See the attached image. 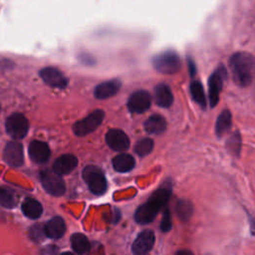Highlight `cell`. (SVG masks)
Here are the masks:
<instances>
[{"mask_svg": "<svg viewBox=\"0 0 255 255\" xmlns=\"http://www.w3.org/2000/svg\"><path fill=\"white\" fill-rule=\"evenodd\" d=\"M107 144L116 151H125L129 147L128 135L119 128H112L106 134Z\"/></svg>", "mask_w": 255, "mask_h": 255, "instance_id": "4fadbf2b", "label": "cell"}, {"mask_svg": "<svg viewBox=\"0 0 255 255\" xmlns=\"http://www.w3.org/2000/svg\"><path fill=\"white\" fill-rule=\"evenodd\" d=\"M153 145H154V142L151 138L143 137V138L136 141V143L134 144L133 149H134V152L137 155L145 156L149 152H151V150L153 149Z\"/></svg>", "mask_w": 255, "mask_h": 255, "instance_id": "83f0119b", "label": "cell"}, {"mask_svg": "<svg viewBox=\"0 0 255 255\" xmlns=\"http://www.w3.org/2000/svg\"><path fill=\"white\" fill-rule=\"evenodd\" d=\"M39 75L41 79L48 86L58 89H64L68 85V79L64 76V74L54 67H46L40 70Z\"/></svg>", "mask_w": 255, "mask_h": 255, "instance_id": "7c38bea8", "label": "cell"}, {"mask_svg": "<svg viewBox=\"0 0 255 255\" xmlns=\"http://www.w3.org/2000/svg\"><path fill=\"white\" fill-rule=\"evenodd\" d=\"M189 90H190V95L192 100L202 109H205L207 106V101H206L202 84L199 81H192L190 83Z\"/></svg>", "mask_w": 255, "mask_h": 255, "instance_id": "603a6c76", "label": "cell"}, {"mask_svg": "<svg viewBox=\"0 0 255 255\" xmlns=\"http://www.w3.org/2000/svg\"><path fill=\"white\" fill-rule=\"evenodd\" d=\"M41 183L44 189L51 195L61 196L66 190L65 182L61 175L56 173L53 169H44L40 173Z\"/></svg>", "mask_w": 255, "mask_h": 255, "instance_id": "5b68a950", "label": "cell"}, {"mask_svg": "<svg viewBox=\"0 0 255 255\" xmlns=\"http://www.w3.org/2000/svg\"><path fill=\"white\" fill-rule=\"evenodd\" d=\"M232 127V115L229 110H223L217 117L215 123V133L218 137L227 133Z\"/></svg>", "mask_w": 255, "mask_h": 255, "instance_id": "ffe728a7", "label": "cell"}, {"mask_svg": "<svg viewBox=\"0 0 255 255\" xmlns=\"http://www.w3.org/2000/svg\"><path fill=\"white\" fill-rule=\"evenodd\" d=\"M172 226V222H171V214L168 208H165L163 211V215H162V219L160 221V230L162 232H168L171 229Z\"/></svg>", "mask_w": 255, "mask_h": 255, "instance_id": "f546056e", "label": "cell"}, {"mask_svg": "<svg viewBox=\"0 0 255 255\" xmlns=\"http://www.w3.org/2000/svg\"><path fill=\"white\" fill-rule=\"evenodd\" d=\"M172 193V186L169 182H165L159 186L147 199V201L141 204L134 213V219L139 224H148L157 215V213L166 205L169 201Z\"/></svg>", "mask_w": 255, "mask_h": 255, "instance_id": "6da1fadb", "label": "cell"}, {"mask_svg": "<svg viewBox=\"0 0 255 255\" xmlns=\"http://www.w3.org/2000/svg\"><path fill=\"white\" fill-rule=\"evenodd\" d=\"M248 218H249V223H250V230H251V233H252L253 235H255V216L248 215Z\"/></svg>", "mask_w": 255, "mask_h": 255, "instance_id": "4dcf8cb0", "label": "cell"}, {"mask_svg": "<svg viewBox=\"0 0 255 255\" xmlns=\"http://www.w3.org/2000/svg\"><path fill=\"white\" fill-rule=\"evenodd\" d=\"M188 66H189L190 75H191V76H194V74H195V68H194V65H193V63H192L190 60H188Z\"/></svg>", "mask_w": 255, "mask_h": 255, "instance_id": "d6a6232c", "label": "cell"}, {"mask_svg": "<svg viewBox=\"0 0 255 255\" xmlns=\"http://www.w3.org/2000/svg\"><path fill=\"white\" fill-rule=\"evenodd\" d=\"M83 178L93 193L101 195L107 191V179L98 166L87 165L83 170Z\"/></svg>", "mask_w": 255, "mask_h": 255, "instance_id": "277c9868", "label": "cell"}, {"mask_svg": "<svg viewBox=\"0 0 255 255\" xmlns=\"http://www.w3.org/2000/svg\"><path fill=\"white\" fill-rule=\"evenodd\" d=\"M77 165H78V158L75 155L63 154L55 160L53 164V170L60 175H64L74 170Z\"/></svg>", "mask_w": 255, "mask_h": 255, "instance_id": "2e32d148", "label": "cell"}, {"mask_svg": "<svg viewBox=\"0 0 255 255\" xmlns=\"http://www.w3.org/2000/svg\"><path fill=\"white\" fill-rule=\"evenodd\" d=\"M71 244L74 251L79 255H84L90 250V242L86 235L82 233H75L71 237Z\"/></svg>", "mask_w": 255, "mask_h": 255, "instance_id": "d4e9b609", "label": "cell"}, {"mask_svg": "<svg viewBox=\"0 0 255 255\" xmlns=\"http://www.w3.org/2000/svg\"><path fill=\"white\" fill-rule=\"evenodd\" d=\"M174 209L176 216L183 222L188 221L193 213V205L187 199H179L176 202Z\"/></svg>", "mask_w": 255, "mask_h": 255, "instance_id": "cb8c5ba5", "label": "cell"}, {"mask_svg": "<svg viewBox=\"0 0 255 255\" xmlns=\"http://www.w3.org/2000/svg\"><path fill=\"white\" fill-rule=\"evenodd\" d=\"M241 145H242L241 134L238 130H235L233 133H231L228 136L226 140V148L232 156L239 157L241 152Z\"/></svg>", "mask_w": 255, "mask_h": 255, "instance_id": "484cf974", "label": "cell"}, {"mask_svg": "<svg viewBox=\"0 0 255 255\" xmlns=\"http://www.w3.org/2000/svg\"><path fill=\"white\" fill-rule=\"evenodd\" d=\"M154 100L157 106L169 108L173 103V95L170 88L165 84H159L154 89Z\"/></svg>", "mask_w": 255, "mask_h": 255, "instance_id": "ac0fdd59", "label": "cell"}, {"mask_svg": "<svg viewBox=\"0 0 255 255\" xmlns=\"http://www.w3.org/2000/svg\"><path fill=\"white\" fill-rule=\"evenodd\" d=\"M152 66L161 74L171 75L180 70L181 61L179 56L174 51L167 50L153 57Z\"/></svg>", "mask_w": 255, "mask_h": 255, "instance_id": "3957f363", "label": "cell"}, {"mask_svg": "<svg viewBox=\"0 0 255 255\" xmlns=\"http://www.w3.org/2000/svg\"><path fill=\"white\" fill-rule=\"evenodd\" d=\"M174 255H194V254L188 249H181V250L176 251Z\"/></svg>", "mask_w": 255, "mask_h": 255, "instance_id": "1f68e13d", "label": "cell"}, {"mask_svg": "<svg viewBox=\"0 0 255 255\" xmlns=\"http://www.w3.org/2000/svg\"><path fill=\"white\" fill-rule=\"evenodd\" d=\"M135 160L132 155L128 153H121L114 157L113 166L118 172H128L134 166Z\"/></svg>", "mask_w": 255, "mask_h": 255, "instance_id": "44dd1931", "label": "cell"}, {"mask_svg": "<svg viewBox=\"0 0 255 255\" xmlns=\"http://www.w3.org/2000/svg\"><path fill=\"white\" fill-rule=\"evenodd\" d=\"M3 158L12 167L21 166L24 162L23 145L18 141H9L3 151Z\"/></svg>", "mask_w": 255, "mask_h": 255, "instance_id": "8fae6325", "label": "cell"}, {"mask_svg": "<svg viewBox=\"0 0 255 255\" xmlns=\"http://www.w3.org/2000/svg\"><path fill=\"white\" fill-rule=\"evenodd\" d=\"M6 130L8 134L14 139H21L26 136L29 130V122L24 115L14 113L6 120Z\"/></svg>", "mask_w": 255, "mask_h": 255, "instance_id": "52a82bcc", "label": "cell"}, {"mask_svg": "<svg viewBox=\"0 0 255 255\" xmlns=\"http://www.w3.org/2000/svg\"><path fill=\"white\" fill-rule=\"evenodd\" d=\"M60 255H74V254L71 252H64V253H61Z\"/></svg>", "mask_w": 255, "mask_h": 255, "instance_id": "836d02e7", "label": "cell"}, {"mask_svg": "<svg viewBox=\"0 0 255 255\" xmlns=\"http://www.w3.org/2000/svg\"><path fill=\"white\" fill-rule=\"evenodd\" d=\"M17 204L16 193L7 187H0V205L6 208H13Z\"/></svg>", "mask_w": 255, "mask_h": 255, "instance_id": "4316f807", "label": "cell"}, {"mask_svg": "<svg viewBox=\"0 0 255 255\" xmlns=\"http://www.w3.org/2000/svg\"><path fill=\"white\" fill-rule=\"evenodd\" d=\"M144 129L150 134H159L166 129V121L160 115H152L144 122Z\"/></svg>", "mask_w": 255, "mask_h": 255, "instance_id": "d6986e66", "label": "cell"}, {"mask_svg": "<svg viewBox=\"0 0 255 255\" xmlns=\"http://www.w3.org/2000/svg\"><path fill=\"white\" fill-rule=\"evenodd\" d=\"M105 113L102 110H96L85 119L78 121L73 126V131L78 136H84L94 131L103 122Z\"/></svg>", "mask_w": 255, "mask_h": 255, "instance_id": "8992f818", "label": "cell"}, {"mask_svg": "<svg viewBox=\"0 0 255 255\" xmlns=\"http://www.w3.org/2000/svg\"><path fill=\"white\" fill-rule=\"evenodd\" d=\"M45 231L48 237L52 239L61 238L66 232V224L62 217L55 216L45 225Z\"/></svg>", "mask_w": 255, "mask_h": 255, "instance_id": "e0dca14e", "label": "cell"}, {"mask_svg": "<svg viewBox=\"0 0 255 255\" xmlns=\"http://www.w3.org/2000/svg\"><path fill=\"white\" fill-rule=\"evenodd\" d=\"M226 78V71L224 67L219 66L209 77L208 80V100L211 108H214L218 101L220 92L222 90L223 81Z\"/></svg>", "mask_w": 255, "mask_h": 255, "instance_id": "ba28073f", "label": "cell"}, {"mask_svg": "<svg viewBox=\"0 0 255 255\" xmlns=\"http://www.w3.org/2000/svg\"><path fill=\"white\" fill-rule=\"evenodd\" d=\"M22 211L27 217L31 219H37L42 215L43 208L39 201L28 197L22 202Z\"/></svg>", "mask_w": 255, "mask_h": 255, "instance_id": "7402d4cb", "label": "cell"}, {"mask_svg": "<svg viewBox=\"0 0 255 255\" xmlns=\"http://www.w3.org/2000/svg\"><path fill=\"white\" fill-rule=\"evenodd\" d=\"M29 156L32 161L36 163H44L46 162L51 154V150L49 145L41 140H33L31 141L29 148Z\"/></svg>", "mask_w": 255, "mask_h": 255, "instance_id": "5bb4252c", "label": "cell"}, {"mask_svg": "<svg viewBox=\"0 0 255 255\" xmlns=\"http://www.w3.org/2000/svg\"><path fill=\"white\" fill-rule=\"evenodd\" d=\"M121 86H122V83L119 80L115 79L111 81H106L99 84L95 88L94 95L99 100H105L115 96L119 92Z\"/></svg>", "mask_w": 255, "mask_h": 255, "instance_id": "9a60e30c", "label": "cell"}, {"mask_svg": "<svg viewBox=\"0 0 255 255\" xmlns=\"http://www.w3.org/2000/svg\"><path fill=\"white\" fill-rule=\"evenodd\" d=\"M30 237L32 238V240L36 241V242H40L42 241L45 236H47L46 231H45V226L41 225V224H36L33 225L29 231Z\"/></svg>", "mask_w": 255, "mask_h": 255, "instance_id": "f1b7e54d", "label": "cell"}, {"mask_svg": "<svg viewBox=\"0 0 255 255\" xmlns=\"http://www.w3.org/2000/svg\"><path fill=\"white\" fill-rule=\"evenodd\" d=\"M232 79L239 87L249 86L255 77V57L247 52H237L228 61Z\"/></svg>", "mask_w": 255, "mask_h": 255, "instance_id": "7a4b0ae2", "label": "cell"}, {"mask_svg": "<svg viewBox=\"0 0 255 255\" xmlns=\"http://www.w3.org/2000/svg\"><path fill=\"white\" fill-rule=\"evenodd\" d=\"M151 104V96L147 91L139 90L130 95L128 101V108L129 112L134 114H141L147 111Z\"/></svg>", "mask_w": 255, "mask_h": 255, "instance_id": "30bf717a", "label": "cell"}, {"mask_svg": "<svg viewBox=\"0 0 255 255\" xmlns=\"http://www.w3.org/2000/svg\"><path fill=\"white\" fill-rule=\"evenodd\" d=\"M155 236L152 230L141 231L132 243L131 251L133 255H147L153 247Z\"/></svg>", "mask_w": 255, "mask_h": 255, "instance_id": "9c48e42d", "label": "cell"}]
</instances>
